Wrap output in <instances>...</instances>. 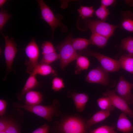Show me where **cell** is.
Instances as JSON below:
<instances>
[{"label":"cell","mask_w":133,"mask_h":133,"mask_svg":"<svg viewBox=\"0 0 133 133\" xmlns=\"http://www.w3.org/2000/svg\"><path fill=\"white\" fill-rule=\"evenodd\" d=\"M53 122L51 133H88L87 120L77 114L65 115Z\"/></svg>","instance_id":"obj_1"},{"label":"cell","mask_w":133,"mask_h":133,"mask_svg":"<svg viewBox=\"0 0 133 133\" xmlns=\"http://www.w3.org/2000/svg\"><path fill=\"white\" fill-rule=\"evenodd\" d=\"M13 108H22L44 118L48 122H51L54 116L59 117L62 114L60 110V102L57 99L53 100L49 105H38L30 106L15 102L12 104Z\"/></svg>","instance_id":"obj_2"},{"label":"cell","mask_w":133,"mask_h":133,"mask_svg":"<svg viewBox=\"0 0 133 133\" xmlns=\"http://www.w3.org/2000/svg\"><path fill=\"white\" fill-rule=\"evenodd\" d=\"M72 39L71 36H68L57 47L59 51L60 66L62 70L69 63L76 60L80 56L72 46Z\"/></svg>","instance_id":"obj_3"},{"label":"cell","mask_w":133,"mask_h":133,"mask_svg":"<svg viewBox=\"0 0 133 133\" xmlns=\"http://www.w3.org/2000/svg\"><path fill=\"white\" fill-rule=\"evenodd\" d=\"M37 1L41 11V18L48 24L51 28L52 39L53 38L54 30L58 27L60 28L63 32H67V27L55 16L50 9L44 1L42 0Z\"/></svg>","instance_id":"obj_4"},{"label":"cell","mask_w":133,"mask_h":133,"mask_svg":"<svg viewBox=\"0 0 133 133\" xmlns=\"http://www.w3.org/2000/svg\"><path fill=\"white\" fill-rule=\"evenodd\" d=\"M85 22L87 26L93 32L108 39L113 34L118 26L114 25L104 21L85 19Z\"/></svg>","instance_id":"obj_5"},{"label":"cell","mask_w":133,"mask_h":133,"mask_svg":"<svg viewBox=\"0 0 133 133\" xmlns=\"http://www.w3.org/2000/svg\"><path fill=\"white\" fill-rule=\"evenodd\" d=\"M79 53L95 57L100 63L103 68L107 72L117 71L121 68L118 61L99 53L86 50H80Z\"/></svg>","instance_id":"obj_6"},{"label":"cell","mask_w":133,"mask_h":133,"mask_svg":"<svg viewBox=\"0 0 133 133\" xmlns=\"http://www.w3.org/2000/svg\"><path fill=\"white\" fill-rule=\"evenodd\" d=\"M103 96L108 98L115 107L121 110L130 118L133 117V113L128 104L124 99L116 94L115 90H110L107 88Z\"/></svg>","instance_id":"obj_7"},{"label":"cell","mask_w":133,"mask_h":133,"mask_svg":"<svg viewBox=\"0 0 133 133\" xmlns=\"http://www.w3.org/2000/svg\"><path fill=\"white\" fill-rule=\"evenodd\" d=\"M25 50L29 59L26 71L30 74L34 68L39 64V49L34 38L31 39L25 48Z\"/></svg>","instance_id":"obj_8"},{"label":"cell","mask_w":133,"mask_h":133,"mask_svg":"<svg viewBox=\"0 0 133 133\" xmlns=\"http://www.w3.org/2000/svg\"><path fill=\"white\" fill-rule=\"evenodd\" d=\"M9 115V122L5 132L6 133H20V127L24 117L23 111L20 108H13Z\"/></svg>","instance_id":"obj_9"},{"label":"cell","mask_w":133,"mask_h":133,"mask_svg":"<svg viewBox=\"0 0 133 133\" xmlns=\"http://www.w3.org/2000/svg\"><path fill=\"white\" fill-rule=\"evenodd\" d=\"M133 84L129 83L122 76L120 77L115 90L117 95L124 99L128 104H133V93L131 90Z\"/></svg>","instance_id":"obj_10"},{"label":"cell","mask_w":133,"mask_h":133,"mask_svg":"<svg viewBox=\"0 0 133 133\" xmlns=\"http://www.w3.org/2000/svg\"><path fill=\"white\" fill-rule=\"evenodd\" d=\"M5 40L4 55L7 72H10L14 59L17 52V44L13 38H9L2 33Z\"/></svg>","instance_id":"obj_11"},{"label":"cell","mask_w":133,"mask_h":133,"mask_svg":"<svg viewBox=\"0 0 133 133\" xmlns=\"http://www.w3.org/2000/svg\"><path fill=\"white\" fill-rule=\"evenodd\" d=\"M108 79L107 72L101 66H99L89 71L86 77V80L89 83H97L106 86Z\"/></svg>","instance_id":"obj_12"},{"label":"cell","mask_w":133,"mask_h":133,"mask_svg":"<svg viewBox=\"0 0 133 133\" xmlns=\"http://www.w3.org/2000/svg\"><path fill=\"white\" fill-rule=\"evenodd\" d=\"M69 94L68 96L72 99L77 111L79 112H82L88 100V96L85 93L75 92Z\"/></svg>","instance_id":"obj_13"},{"label":"cell","mask_w":133,"mask_h":133,"mask_svg":"<svg viewBox=\"0 0 133 133\" xmlns=\"http://www.w3.org/2000/svg\"><path fill=\"white\" fill-rule=\"evenodd\" d=\"M36 75L32 74H30L21 92L17 95V97L19 100H22L24 96L27 92L38 86L39 82L36 78Z\"/></svg>","instance_id":"obj_14"},{"label":"cell","mask_w":133,"mask_h":133,"mask_svg":"<svg viewBox=\"0 0 133 133\" xmlns=\"http://www.w3.org/2000/svg\"><path fill=\"white\" fill-rule=\"evenodd\" d=\"M117 126V130L123 133H131L133 132V126L126 114L123 112L119 116Z\"/></svg>","instance_id":"obj_15"},{"label":"cell","mask_w":133,"mask_h":133,"mask_svg":"<svg viewBox=\"0 0 133 133\" xmlns=\"http://www.w3.org/2000/svg\"><path fill=\"white\" fill-rule=\"evenodd\" d=\"M25 104L30 106L39 105L43 100V96L39 92L31 90L25 94Z\"/></svg>","instance_id":"obj_16"},{"label":"cell","mask_w":133,"mask_h":133,"mask_svg":"<svg viewBox=\"0 0 133 133\" xmlns=\"http://www.w3.org/2000/svg\"><path fill=\"white\" fill-rule=\"evenodd\" d=\"M110 112L103 110L98 111L86 121L87 128H89L92 125L100 122L107 117L110 115Z\"/></svg>","instance_id":"obj_17"},{"label":"cell","mask_w":133,"mask_h":133,"mask_svg":"<svg viewBox=\"0 0 133 133\" xmlns=\"http://www.w3.org/2000/svg\"><path fill=\"white\" fill-rule=\"evenodd\" d=\"M118 61L121 68L133 74V56L128 54L123 55Z\"/></svg>","instance_id":"obj_18"},{"label":"cell","mask_w":133,"mask_h":133,"mask_svg":"<svg viewBox=\"0 0 133 133\" xmlns=\"http://www.w3.org/2000/svg\"><path fill=\"white\" fill-rule=\"evenodd\" d=\"M31 74L42 75L55 74V70L49 65L39 64L34 68Z\"/></svg>","instance_id":"obj_19"},{"label":"cell","mask_w":133,"mask_h":133,"mask_svg":"<svg viewBox=\"0 0 133 133\" xmlns=\"http://www.w3.org/2000/svg\"><path fill=\"white\" fill-rule=\"evenodd\" d=\"M92 33L89 40L91 44L101 48L106 45L108 39L96 33Z\"/></svg>","instance_id":"obj_20"},{"label":"cell","mask_w":133,"mask_h":133,"mask_svg":"<svg viewBox=\"0 0 133 133\" xmlns=\"http://www.w3.org/2000/svg\"><path fill=\"white\" fill-rule=\"evenodd\" d=\"M90 44V40L85 38H78L72 40V46L76 50H83Z\"/></svg>","instance_id":"obj_21"},{"label":"cell","mask_w":133,"mask_h":133,"mask_svg":"<svg viewBox=\"0 0 133 133\" xmlns=\"http://www.w3.org/2000/svg\"><path fill=\"white\" fill-rule=\"evenodd\" d=\"M97 101L98 105L102 110L110 112L113 110L115 108L107 97H103L98 99Z\"/></svg>","instance_id":"obj_22"},{"label":"cell","mask_w":133,"mask_h":133,"mask_svg":"<svg viewBox=\"0 0 133 133\" xmlns=\"http://www.w3.org/2000/svg\"><path fill=\"white\" fill-rule=\"evenodd\" d=\"M120 46L122 49L127 52L129 54L133 56V38L132 37L129 36L123 39Z\"/></svg>","instance_id":"obj_23"},{"label":"cell","mask_w":133,"mask_h":133,"mask_svg":"<svg viewBox=\"0 0 133 133\" xmlns=\"http://www.w3.org/2000/svg\"><path fill=\"white\" fill-rule=\"evenodd\" d=\"M76 72L81 70L86 69L88 68L89 65V62L86 57L79 56L76 59Z\"/></svg>","instance_id":"obj_24"},{"label":"cell","mask_w":133,"mask_h":133,"mask_svg":"<svg viewBox=\"0 0 133 133\" xmlns=\"http://www.w3.org/2000/svg\"><path fill=\"white\" fill-rule=\"evenodd\" d=\"M59 59V54H57L55 52L45 54L43 55L42 59L39 64L49 65Z\"/></svg>","instance_id":"obj_25"},{"label":"cell","mask_w":133,"mask_h":133,"mask_svg":"<svg viewBox=\"0 0 133 133\" xmlns=\"http://www.w3.org/2000/svg\"><path fill=\"white\" fill-rule=\"evenodd\" d=\"M77 11L79 14V16L82 19H85L92 17L94 10L93 6L87 7L81 5Z\"/></svg>","instance_id":"obj_26"},{"label":"cell","mask_w":133,"mask_h":133,"mask_svg":"<svg viewBox=\"0 0 133 133\" xmlns=\"http://www.w3.org/2000/svg\"><path fill=\"white\" fill-rule=\"evenodd\" d=\"M11 17L12 15L5 10L2 9L0 11V31L1 33L4 26Z\"/></svg>","instance_id":"obj_27"},{"label":"cell","mask_w":133,"mask_h":133,"mask_svg":"<svg viewBox=\"0 0 133 133\" xmlns=\"http://www.w3.org/2000/svg\"><path fill=\"white\" fill-rule=\"evenodd\" d=\"M95 13L99 18L104 21L106 20L109 13L108 9L106 7L101 5L95 11Z\"/></svg>","instance_id":"obj_28"},{"label":"cell","mask_w":133,"mask_h":133,"mask_svg":"<svg viewBox=\"0 0 133 133\" xmlns=\"http://www.w3.org/2000/svg\"><path fill=\"white\" fill-rule=\"evenodd\" d=\"M52 89L55 92L60 91L65 87L63 79L57 77L54 78L52 82Z\"/></svg>","instance_id":"obj_29"},{"label":"cell","mask_w":133,"mask_h":133,"mask_svg":"<svg viewBox=\"0 0 133 133\" xmlns=\"http://www.w3.org/2000/svg\"><path fill=\"white\" fill-rule=\"evenodd\" d=\"M41 48L43 55L53 53L56 51L52 44L49 41H44L42 44Z\"/></svg>","instance_id":"obj_30"},{"label":"cell","mask_w":133,"mask_h":133,"mask_svg":"<svg viewBox=\"0 0 133 133\" xmlns=\"http://www.w3.org/2000/svg\"><path fill=\"white\" fill-rule=\"evenodd\" d=\"M113 126H103L91 131L90 133H113L114 131Z\"/></svg>","instance_id":"obj_31"},{"label":"cell","mask_w":133,"mask_h":133,"mask_svg":"<svg viewBox=\"0 0 133 133\" xmlns=\"http://www.w3.org/2000/svg\"><path fill=\"white\" fill-rule=\"evenodd\" d=\"M9 115L0 116V132L5 131L9 124Z\"/></svg>","instance_id":"obj_32"},{"label":"cell","mask_w":133,"mask_h":133,"mask_svg":"<svg viewBox=\"0 0 133 133\" xmlns=\"http://www.w3.org/2000/svg\"><path fill=\"white\" fill-rule=\"evenodd\" d=\"M122 28L129 32L133 33V20L128 18L124 19L121 24Z\"/></svg>","instance_id":"obj_33"},{"label":"cell","mask_w":133,"mask_h":133,"mask_svg":"<svg viewBox=\"0 0 133 133\" xmlns=\"http://www.w3.org/2000/svg\"><path fill=\"white\" fill-rule=\"evenodd\" d=\"M50 129L49 125L45 123L31 133H49Z\"/></svg>","instance_id":"obj_34"},{"label":"cell","mask_w":133,"mask_h":133,"mask_svg":"<svg viewBox=\"0 0 133 133\" xmlns=\"http://www.w3.org/2000/svg\"><path fill=\"white\" fill-rule=\"evenodd\" d=\"M7 102L4 100H0V116H3L6 114Z\"/></svg>","instance_id":"obj_35"},{"label":"cell","mask_w":133,"mask_h":133,"mask_svg":"<svg viewBox=\"0 0 133 133\" xmlns=\"http://www.w3.org/2000/svg\"><path fill=\"white\" fill-rule=\"evenodd\" d=\"M115 1L113 0H101V5L106 7L112 4Z\"/></svg>","instance_id":"obj_36"},{"label":"cell","mask_w":133,"mask_h":133,"mask_svg":"<svg viewBox=\"0 0 133 133\" xmlns=\"http://www.w3.org/2000/svg\"><path fill=\"white\" fill-rule=\"evenodd\" d=\"M7 1L6 0H0V7L1 8L4 4Z\"/></svg>","instance_id":"obj_37"},{"label":"cell","mask_w":133,"mask_h":133,"mask_svg":"<svg viewBox=\"0 0 133 133\" xmlns=\"http://www.w3.org/2000/svg\"><path fill=\"white\" fill-rule=\"evenodd\" d=\"M0 133H6L5 131L0 132Z\"/></svg>","instance_id":"obj_38"},{"label":"cell","mask_w":133,"mask_h":133,"mask_svg":"<svg viewBox=\"0 0 133 133\" xmlns=\"http://www.w3.org/2000/svg\"><path fill=\"white\" fill-rule=\"evenodd\" d=\"M113 133H117V132L114 131Z\"/></svg>","instance_id":"obj_39"}]
</instances>
